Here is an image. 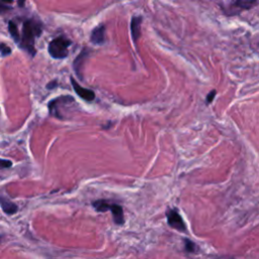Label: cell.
Wrapping results in <instances>:
<instances>
[{
    "label": "cell",
    "instance_id": "1",
    "mask_svg": "<svg viewBox=\"0 0 259 259\" xmlns=\"http://www.w3.org/2000/svg\"><path fill=\"white\" fill-rule=\"evenodd\" d=\"M42 33H43V25L41 22L35 19L27 20L23 26V33L20 41L21 42L20 47L26 50L32 56H35L36 39L39 38L42 35Z\"/></svg>",
    "mask_w": 259,
    "mask_h": 259
},
{
    "label": "cell",
    "instance_id": "2",
    "mask_svg": "<svg viewBox=\"0 0 259 259\" xmlns=\"http://www.w3.org/2000/svg\"><path fill=\"white\" fill-rule=\"evenodd\" d=\"M71 45L72 41H70L65 36H60L50 42L48 46V52L54 59H65L69 55V47Z\"/></svg>",
    "mask_w": 259,
    "mask_h": 259
},
{
    "label": "cell",
    "instance_id": "3",
    "mask_svg": "<svg viewBox=\"0 0 259 259\" xmlns=\"http://www.w3.org/2000/svg\"><path fill=\"white\" fill-rule=\"evenodd\" d=\"M94 207L99 212H108L111 211L113 213L114 221L117 225H123L125 222L124 219V211L123 208L116 204H110L106 201H98L94 203Z\"/></svg>",
    "mask_w": 259,
    "mask_h": 259
},
{
    "label": "cell",
    "instance_id": "4",
    "mask_svg": "<svg viewBox=\"0 0 259 259\" xmlns=\"http://www.w3.org/2000/svg\"><path fill=\"white\" fill-rule=\"evenodd\" d=\"M74 102H75V100L71 96L59 97V98H57V99H55V100H53L49 103V105H48L49 112H50L51 116H54L58 119H62L60 108L64 107V106H68L70 104H73Z\"/></svg>",
    "mask_w": 259,
    "mask_h": 259
},
{
    "label": "cell",
    "instance_id": "5",
    "mask_svg": "<svg viewBox=\"0 0 259 259\" xmlns=\"http://www.w3.org/2000/svg\"><path fill=\"white\" fill-rule=\"evenodd\" d=\"M166 218L168 221V225L171 228H174L180 232H187V226L185 224V221L176 210L168 209L166 211Z\"/></svg>",
    "mask_w": 259,
    "mask_h": 259
},
{
    "label": "cell",
    "instance_id": "6",
    "mask_svg": "<svg viewBox=\"0 0 259 259\" xmlns=\"http://www.w3.org/2000/svg\"><path fill=\"white\" fill-rule=\"evenodd\" d=\"M71 80V84L73 86V90L76 93V95L81 98L82 100H84L85 102H94L96 100V94L95 92L88 90V89H84L82 86L73 78L70 77Z\"/></svg>",
    "mask_w": 259,
    "mask_h": 259
},
{
    "label": "cell",
    "instance_id": "7",
    "mask_svg": "<svg viewBox=\"0 0 259 259\" xmlns=\"http://www.w3.org/2000/svg\"><path fill=\"white\" fill-rule=\"evenodd\" d=\"M90 54H91V52L85 48L80 52V54L75 58V60L73 62V69L80 80H83L82 70H83V66H84L86 59L90 57Z\"/></svg>",
    "mask_w": 259,
    "mask_h": 259
},
{
    "label": "cell",
    "instance_id": "8",
    "mask_svg": "<svg viewBox=\"0 0 259 259\" xmlns=\"http://www.w3.org/2000/svg\"><path fill=\"white\" fill-rule=\"evenodd\" d=\"M91 42L94 45L101 46L106 43V26L101 25L94 29L91 35Z\"/></svg>",
    "mask_w": 259,
    "mask_h": 259
},
{
    "label": "cell",
    "instance_id": "9",
    "mask_svg": "<svg viewBox=\"0 0 259 259\" xmlns=\"http://www.w3.org/2000/svg\"><path fill=\"white\" fill-rule=\"evenodd\" d=\"M142 22H143V18L142 17H133L131 20V25H130V29H131V36L133 39V42L135 44H137V42L139 41L140 37H141V27H142Z\"/></svg>",
    "mask_w": 259,
    "mask_h": 259
},
{
    "label": "cell",
    "instance_id": "10",
    "mask_svg": "<svg viewBox=\"0 0 259 259\" xmlns=\"http://www.w3.org/2000/svg\"><path fill=\"white\" fill-rule=\"evenodd\" d=\"M257 3L258 0H236L229 10H235L233 15H236V11H238L237 14H239L242 11L251 10L257 6Z\"/></svg>",
    "mask_w": 259,
    "mask_h": 259
},
{
    "label": "cell",
    "instance_id": "11",
    "mask_svg": "<svg viewBox=\"0 0 259 259\" xmlns=\"http://www.w3.org/2000/svg\"><path fill=\"white\" fill-rule=\"evenodd\" d=\"M0 207L8 215H15L19 211V207L15 203L4 197H0Z\"/></svg>",
    "mask_w": 259,
    "mask_h": 259
},
{
    "label": "cell",
    "instance_id": "12",
    "mask_svg": "<svg viewBox=\"0 0 259 259\" xmlns=\"http://www.w3.org/2000/svg\"><path fill=\"white\" fill-rule=\"evenodd\" d=\"M9 31L11 33V36L13 37V39L15 40L16 43H20L21 41V34L19 32L18 26L16 25V23H14L13 21H11L9 23Z\"/></svg>",
    "mask_w": 259,
    "mask_h": 259
},
{
    "label": "cell",
    "instance_id": "13",
    "mask_svg": "<svg viewBox=\"0 0 259 259\" xmlns=\"http://www.w3.org/2000/svg\"><path fill=\"white\" fill-rule=\"evenodd\" d=\"M185 244H186V250L188 251V252H191V253H193V252H196L197 251V245L195 244V242H193V241H191L190 239H185Z\"/></svg>",
    "mask_w": 259,
    "mask_h": 259
},
{
    "label": "cell",
    "instance_id": "14",
    "mask_svg": "<svg viewBox=\"0 0 259 259\" xmlns=\"http://www.w3.org/2000/svg\"><path fill=\"white\" fill-rule=\"evenodd\" d=\"M0 52H2L4 57H6L12 54V49L7 44H0Z\"/></svg>",
    "mask_w": 259,
    "mask_h": 259
},
{
    "label": "cell",
    "instance_id": "15",
    "mask_svg": "<svg viewBox=\"0 0 259 259\" xmlns=\"http://www.w3.org/2000/svg\"><path fill=\"white\" fill-rule=\"evenodd\" d=\"M13 166V162L11 160L6 159H0V169H6L11 168Z\"/></svg>",
    "mask_w": 259,
    "mask_h": 259
},
{
    "label": "cell",
    "instance_id": "16",
    "mask_svg": "<svg viewBox=\"0 0 259 259\" xmlns=\"http://www.w3.org/2000/svg\"><path fill=\"white\" fill-rule=\"evenodd\" d=\"M11 10H12V8L10 6H6L4 3H0V15H3Z\"/></svg>",
    "mask_w": 259,
    "mask_h": 259
},
{
    "label": "cell",
    "instance_id": "17",
    "mask_svg": "<svg viewBox=\"0 0 259 259\" xmlns=\"http://www.w3.org/2000/svg\"><path fill=\"white\" fill-rule=\"evenodd\" d=\"M216 95H217V92H216V91H212V92L208 95V97H207V104H208V105L211 104V103H213V101H214Z\"/></svg>",
    "mask_w": 259,
    "mask_h": 259
},
{
    "label": "cell",
    "instance_id": "18",
    "mask_svg": "<svg viewBox=\"0 0 259 259\" xmlns=\"http://www.w3.org/2000/svg\"><path fill=\"white\" fill-rule=\"evenodd\" d=\"M57 81L56 80H54V81H52V82H50L48 85H47V89L48 90H54L56 86H57Z\"/></svg>",
    "mask_w": 259,
    "mask_h": 259
},
{
    "label": "cell",
    "instance_id": "19",
    "mask_svg": "<svg viewBox=\"0 0 259 259\" xmlns=\"http://www.w3.org/2000/svg\"><path fill=\"white\" fill-rule=\"evenodd\" d=\"M26 2H27V0H18V3H19V6H20L21 8L25 7V4H26Z\"/></svg>",
    "mask_w": 259,
    "mask_h": 259
},
{
    "label": "cell",
    "instance_id": "20",
    "mask_svg": "<svg viewBox=\"0 0 259 259\" xmlns=\"http://www.w3.org/2000/svg\"><path fill=\"white\" fill-rule=\"evenodd\" d=\"M14 2V0H0V3H7V4H12Z\"/></svg>",
    "mask_w": 259,
    "mask_h": 259
},
{
    "label": "cell",
    "instance_id": "21",
    "mask_svg": "<svg viewBox=\"0 0 259 259\" xmlns=\"http://www.w3.org/2000/svg\"><path fill=\"white\" fill-rule=\"evenodd\" d=\"M2 240H3V235H0V242H2Z\"/></svg>",
    "mask_w": 259,
    "mask_h": 259
},
{
    "label": "cell",
    "instance_id": "22",
    "mask_svg": "<svg viewBox=\"0 0 259 259\" xmlns=\"http://www.w3.org/2000/svg\"><path fill=\"white\" fill-rule=\"evenodd\" d=\"M225 259H228V258H225Z\"/></svg>",
    "mask_w": 259,
    "mask_h": 259
}]
</instances>
